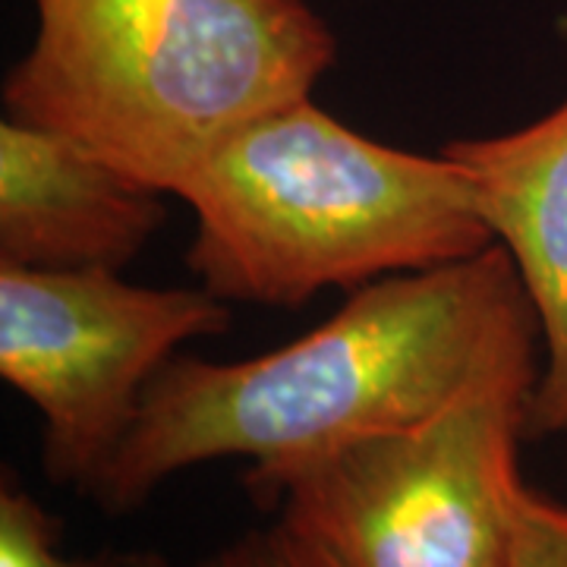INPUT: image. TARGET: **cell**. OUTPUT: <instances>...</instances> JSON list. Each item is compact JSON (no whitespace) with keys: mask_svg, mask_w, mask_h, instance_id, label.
<instances>
[{"mask_svg":"<svg viewBox=\"0 0 567 567\" xmlns=\"http://www.w3.org/2000/svg\"><path fill=\"white\" fill-rule=\"evenodd\" d=\"M177 199L196 215L186 268L230 306L297 309L495 246L461 158L369 140L312 99L227 136Z\"/></svg>","mask_w":567,"mask_h":567,"instance_id":"obj_2","label":"cell"},{"mask_svg":"<svg viewBox=\"0 0 567 567\" xmlns=\"http://www.w3.org/2000/svg\"><path fill=\"white\" fill-rule=\"evenodd\" d=\"M480 186L495 244L511 256L543 331V369L527 413V442L567 435V99L520 130L454 140Z\"/></svg>","mask_w":567,"mask_h":567,"instance_id":"obj_7","label":"cell"},{"mask_svg":"<svg viewBox=\"0 0 567 567\" xmlns=\"http://www.w3.org/2000/svg\"><path fill=\"white\" fill-rule=\"evenodd\" d=\"M536 309L502 246L350 290L328 322L249 360L174 357L92 498L123 514L189 466L240 457L265 480L435 416L520 350Z\"/></svg>","mask_w":567,"mask_h":567,"instance_id":"obj_1","label":"cell"},{"mask_svg":"<svg viewBox=\"0 0 567 567\" xmlns=\"http://www.w3.org/2000/svg\"><path fill=\"white\" fill-rule=\"evenodd\" d=\"M3 117L85 142L174 196L246 123L312 99L338 39L309 0H32Z\"/></svg>","mask_w":567,"mask_h":567,"instance_id":"obj_3","label":"cell"},{"mask_svg":"<svg viewBox=\"0 0 567 567\" xmlns=\"http://www.w3.org/2000/svg\"><path fill=\"white\" fill-rule=\"evenodd\" d=\"M196 567H324L309 548L284 527L271 524L265 529H249L234 543L221 546Z\"/></svg>","mask_w":567,"mask_h":567,"instance_id":"obj_10","label":"cell"},{"mask_svg":"<svg viewBox=\"0 0 567 567\" xmlns=\"http://www.w3.org/2000/svg\"><path fill=\"white\" fill-rule=\"evenodd\" d=\"M539 369L520 350L423 423L244 486L324 567H511Z\"/></svg>","mask_w":567,"mask_h":567,"instance_id":"obj_4","label":"cell"},{"mask_svg":"<svg viewBox=\"0 0 567 567\" xmlns=\"http://www.w3.org/2000/svg\"><path fill=\"white\" fill-rule=\"evenodd\" d=\"M0 567H111L104 558H73L61 551V524L3 473L0 486Z\"/></svg>","mask_w":567,"mask_h":567,"instance_id":"obj_8","label":"cell"},{"mask_svg":"<svg viewBox=\"0 0 567 567\" xmlns=\"http://www.w3.org/2000/svg\"><path fill=\"white\" fill-rule=\"evenodd\" d=\"M511 567H567V505L524 483Z\"/></svg>","mask_w":567,"mask_h":567,"instance_id":"obj_9","label":"cell"},{"mask_svg":"<svg viewBox=\"0 0 567 567\" xmlns=\"http://www.w3.org/2000/svg\"><path fill=\"white\" fill-rule=\"evenodd\" d=\"M167 218L164 193L85 142L0 121V265L123 271Z\"/></svg>","mask_w":567,"mask_h":567,"instance_id":"obj_6","label":"cell"},{"mask_svg":"<svg viewBox=\"0 0 567 567\" xmlns=\"http://www.w3.org/2000/svg\"><path fill=\"white\" fill-rule=\"evenodd\" d=\"M230 322L205 287L0 265V375L41 416L44 473L92 495L164 365Z\"/></svg>","mask_w":567,"mask_h":567,"instance_id":"obj_5","label":"cell"}]
</instances>
